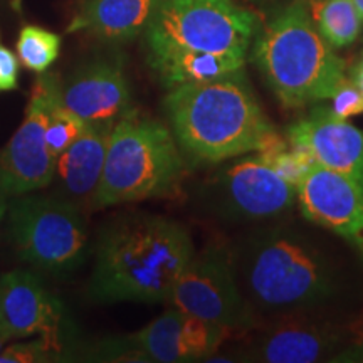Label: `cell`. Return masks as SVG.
Here are the masks:
<instances>
[{"label":"cell","instance_id":"obj_23","mask_svg":"<svg viewBox=\"0 0 363 363\" xmlns=\"http://www.w3.org/2000/svg\"><path fill=\"white\" fill-rule=\"evenodd\" d=\"M84 357V360L89 362H148L147 357L131 343L128 335L104 338L91 345Z\"/></svg>","mask_w":363,"mask_h":363},{"label":"cell","instance_id":"obj_25","mask_svg":"<svg viewBox=\"0 0 363 363\" xmlns=\"http://www.w3.org/2000/svg\"><path fill=\"white\" fill-rule=\"evenodd\" d=\"M328 101L330 110L337 116L343 118V120H350L352 116L363 115V93L350 79V76L343 79V83L338 86Z\"/></svg>","mask_w":363,"mask_h":363},{"label":"cell","instance_id":"obj_13","mask_svg":"<svg viewBox=\"0 0 363 363\" xmlns=\"http://www.w3.org/2000/svg\"><path fill=\"white\" fill-rule=\"evenodd\" d=\"M303 217L347 240L363 257V190L355 182L313 162L298 180Z\"/></svg>","mask_w":363,"mask_h":363},{"label":"cell","instance_id":"obj_29","mask_svg":"<svg viewBox=\"0 0 363 363\" xmlns=\"http://www.w3.org/2000/svg\"><path fill=\"white\" fill-rule=\"evenodd\" d=\"M9 342H7V338L4 337L2 335V331H0V353H2V350H4V347H6Z\"/></svg>","mask_w":363,"mask_h":363},{"label":"cell","instance_id":"obj_14","mask_svg":"<svg viewBox=\"0 0 363 363\" xmlns=\"http://www.w3.org/2000/svg\"><path fill=\"white\" fill-rule=\"evenodd\" d=\"M286 138L289 147L353 180L363 190V133L328 106L313 108L306 118L289 125Z\"/></svg>","mask_w":363,"mask_h":363},{"label":"cell","instance_id":"obj_20","mask_svg":"<svg viewBox=\"0 0 363 363\" xmlns=\"http://www.w3.org/2000/svg\"><path fill=\"white\" fill-rule=\"evenodd\" d=\"M311 17L316 29L335 49L357 43L363 22L353 0H310Z\"/></svg>","mask_w":363,"mask_h":363},{"label":"cell","instance_id":"obj_15","mask_svg":"<svg viewBox=\"0 0 363 363\" xmlns=\"http://www.w3.org/2000/svg\"><path fill=\"white\" fill-rule=\"evenodd\" d=\"M227 335L222 326L170 306L128 337L148 362L185 363L216 355Z\"/></svg>","mask_w":363,"mask_h":363},{"label":"cell","instance_id":"obj_18","mask_svg":"<svg viewBox=\"0 0 363 363\" xmlns=\"http://www.w3.org/2000/svg\"><path fill=\"white\" fill-rule=\"evenodd\" d=\"M113 126L115 125H88L84 133L56 158L52 182L57 184V195L76 203L86 199L93 202L106 162Z\"/></svg>","mask_w":363,"mask_h":363},{"label":"cell","instance_id":"obj_26","mask_svg":"<svg viewBox=\"0 0 363 363\" xmlns=\"http://www.w3.org/2000/svg\"><path fill=\"white\" fill-rule=\"evenodd\" d=\"M21 61L7 45L0 43V94L19 88Z\"/></svg>","mask_w":363,"mask_h":363},{"label":"cell","instance_id":"obj_3","mask_svg":"<svg viewBox=\"0 0 363 363\" xmlns=\"http://www.w3.org/2000/svg\"><path fill=\"white\" fill-rule=\"evenodd\" d=\"M239 288L249 306L289 311L320 306L337 296L340 272L310 235L269 227L233 251Z\"/></svg>","mask_w":363,"mask_h":363},{"label":"cell","instance_id":"obj_9","mask_svg":"<svg viewBox=\"0 0 363 363\" xmlns=\"http://www.w3.org/2000/svg\"><path fill=\"white\" fill-rule=\"evenodd\" d=\"M61 94L56 72H43L35 78L26 116L19 128L0 150V208L19 195L38 192L52 184L56 160L45 145L49 110Z\"/></svg>","mask_w":363,"mask_h":363},{"label":"cell","instance_id":"obj_17","mask_svg":"<svg viewBox=\"0 0 363 363\" xmlns=\"http://www.w3.org/2000/svg\"><path fill=\"white\" fill-rule=\"evenodd\" d=\"M342 338L328 325L289 320L267 330L252 348V360L266 363H315L337 357Z\"/></svg>","mask_w":363,"mask_h":363},{"label":"cell","instance_id":"obj_2","mask_svg":"<svg viewBox=\"0 0 363 363\" xmlns=\"http://www.w3.org/2000/svg\"><path fill=\"white\" fill-rule=\"evenodd\" d=\"M163 110L190 165H219L283 143L244 67L222 78L169 89Z\"/></svg>","mask_w":363,"mask_h":363},{"label":"cell","instance_id":"obj_28","mask_svg":"<svg viewBox=\"0 0 363 363\" xmlns=\"http://www.w3.org/2000/svg\"><path fill=\"white\" fill-rule=\"evenodd\" d=\"M353 4H355L357 11H358V16H360V19L363 22V0H353Z\"/></svg>","mask_w":363,"mask_h":363},{"label":"cell","instance_id":"obj_1","mask_svg":"<svg viewBox=\"0 0 363 363\" xmlns=\"http://www.w3.org/2000/svg\"><path fill=\"white\" fill-rule=\"evenodd\" d=\"M194 254L192 235L180 222L152 214L116 217L94 244L88 296L99 305L167 303Z\"/></svg>","mask_w":363,"mask_h":363},{"label":"cell","instance_id":"obj_4","mask_svg":"<svg viewBox=\"0 0 363 363\" xmlns=\"http://www.w3.org/2000/svg\"><path fill=\"white\" fill-rule=\"evenodd\" d=\"M249 57L288 108L328 101L348 76L347 62L316 29L308 0H291L261 22Z\"/></svg>","mask_w":363,"mask_h":363},{"label":"cell","instance_id":"obj_8","mask_svg":"<svg viewBox=\"0 0 363 363\" xmlns=\"http://www.w3.org/2000/svg\"><path fill=\"white\" fill-rule=\"evenodd\" d=\"M170 306L219 325L227 331L251 328V306L239 288L233 249L211 242L195 251L172 289Z\"/></svg>","mask_w":363,"mask_h":363},{"label":"cell","instance_id":"obj_6","mask_svg":"<svg viewBox=\"0 0 363 363\" xmlns=\"http://www.w3.org/2000/svg\"><path fill=\"white\" fill-rule=\"evenodd\" d=\"M261 19L235 0H163L145 30L147 56L201 51L249 57Z\"/></svg>","mask_w":363,"mask_h":363},{"label":"cell","instance_id":"obj_10","mask_svg":"<svg viewBox=\"0 0 363 363\" xmlns=\"http://www.w3.org/2000/svg\"><path fill=\"white\" fill-rule=\"evenodd\" d=\"M214 177L217 207L230 217L264 220L298 203V185L288 180L262 152L233 158Z\"/></svg>","mask_w":363,"mask_h":363},{"label":"cell","instance_id":"obj_30","mask_svg":"<svg viewBox=\"0 0 363 363\" xmlns=\"http://www.w3.org/2000/svg\"><path fill=\"white\" fill-rule=\"evenodd\" d=\"M4 214H6V212L2 211V208H0V220H2V217H4Z\"/></svg>","mask_w":363,"mask_h":363},{"label":"cell","instance_id":"obj_22","mask_svg":"<svg viewBox=\"0 0 363 363\" xmlns=\"http://www.w3.org/2000/svg\"><path fill=\"white\" fill-rule=\"evenodd\" d=\"M88 123L74 111H71L59 94L49 110L48 128H45V145L54 160L65 153L84 133Z\"/></svg>","mask_w":363,"mask_h":363},{"label":"cell","instance_id":"obj_5","mask_svg":"<svg viewBox=\"0 0 363 363\" xmlns=\"http://www.w3.org/2000/svg\"><path fill=\"white\" fill-rule=\"evenodd\" d=\"M187 162L170 126L133 110L111 130L96 207L169 197L179 189Z\"/></svg>","mask_w":363,"mask_h":363},{"label":"cell","instance_id":"obj_7","mask_svg":"<svg viewBox=\"0 0 363 363\" xmlns=\"http://www.w3.org/2000/svg\"><path fill=\"white\" fill-rule=\"evenodd\" d=\"M7 225L21 259L51 274H69L89 252L79 206L62 195L24 194L7 202Z\"/></svg>","mask_w":363,"mask_h":363},{"label":"cell","instance_id":"obj_12","mask_svg":"<svg viewBox=\"0 0 363 363\" xmlns=\"http://www.w3.org/2000/svg\"><path fill=\"white\" fill-rule=\"evenodd\" d=\"M62 103L88 125H115L133 108L121 52L99 54L81 62L61 83Z\"/></svg>","mask_w":363,"mask_h":363},{"label":"cell","instance_id":"obj_24","mask_svg":"<svg viewBox=\"0 0 363 363\" xmlns=\"http://www.w3.org/2000/svg\"><path fill=\"white\" fill-rule=\"evenodd\" d=\"M65 362L62 357L48 345L43 338L29 342L9 343L0 353V363H51Z\"/></svg>","mask_w":363,"mask_h":363},{"label":"cell","instance_id":"obj_16","mask_svg":"<svg viewBox=\"0 0 363 363\" xmlns=\"http://www.w3.org/2000/svg\"><path fill=\"white\" fill-rule=\"evenodd\" d=\"M163 0H79L67 26L104 44H125L145 34Z\"/></svg>","mask_w":363,"mask_h":363},{"label":"cell","instance_id":"obj_27","mask_svg":"<svg viewBox=\"0 0 363 363\" xmlns=\"http://www.w3.org/2000/svg\"><path fill=\"white\" fill-rule=\"evenodd\" d=\"M348 76H350V79L358 86V88H360V91L363 93V51L360 52V56L357 57L355 65L350 67Z\"/></svg>","mask_w":363,"mask_h":363},{"label":"cell","instance_id":"obj_19","mask_svg":"<svg viewBox=\"0 0 363 363\" xmlns=\"http://www.w3.org/2000/svg\"><path fill=\"white\" fill-rule=\"evenodd\" d=\"M148 66L167 91L177 86L203 83L242 69L246 59L201 51H172L147 56Z\"/></svg>","mask_w":363,"mask_h":363},{"label":"cell","instance_id":"obj_21","mask_svg":"<svg viewBox=\"0 0 363 363\" xmlns=\"http://www.w3.org/2000/svg\"><path fill=\"white\" fill-rule=\"evenodd\" d=\"M61 44V35L52 30L44 29L40 26H24L16 43L21 66L35 74L48 72L57 61Z\"/></svg>","mask_w":363,"mask_h":363},{"label":"cell","instance_id":"obj_11","mask_svg":"<svg viewBox=\"0 0 363 363\" xmlns=\"http://www.w3.org/2000/svg\"><path fill=\"white\" fill-rule=\"evenodd\" d=\"M0 331L7 342L43 338L62 360H69V328L65 305L30 271L0 276Z\"/></svg>","mask_w":363,"mask_h":363}]
</instances>
